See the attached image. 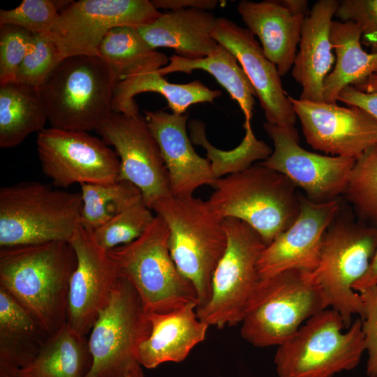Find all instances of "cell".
I'll return each mask as SVG.
<instances>
[{
  "mask_svg": "<svg viewBox=\"0 0 377 377\" xmlns=\"http://www.w3.org/2000/svg\"><path fill=\"white\" fill-rule=\"evenodd\" d=\"M76 264L68 242L1 248L0 287L50 335L67 321L69 281Z\"/></svg>",
  "mask_w": 377,
  "mask_h": 377,
  "instance_id": "1",
  "label": "cell"
},
{
  "mask_svg": "<svg viewBox=\"0 0 377 377\" xmlns=\"http://www.w3.org/2000/svg\"><path fill=\"white\" fill-rule=\"evenodd\" d=\"M118 76L99 56L61 59L38 88L50 127L89 132L112 114Z\"/></svg>",
  "mask_w": 377,
  "mask_h": 377,
  "instance_id": "2",
  "label": "cell"
},
{
  "mask_svg": "<svg viewBox=\"0 0 377 377\" xmlns=\"http://www.w3.org/2000/svg\"><path fill=\"white\" fill-rule=\"evenodd\" d=\"M207 202L221 219H239L267 245L296 220L301 193L283 174L260 163L219 177Z\"/></svg>",
  "mask_w": 377,
  "mask_h": 377,
  "instance_id": "3",
  "label": "cell"
},
{
  "mask_svg": "<svg viewBox=\"0 0 377 377\" xmlns=\"http://www.w3.org/2000/svg\"><path fill=\"white\" fill-rule=\"evenodd\" d=\"M151 210L168 226L170 255L180 274L195 290L196 309L205 306L211 297L214 272L227 246L223 219L207 201L193 195H171Z\"/></svg>",
  "mask_w": 377,
  "mask_h": 377,
  "instance_id": "4",
  "label": "cell"
},
{
  "mask_svg": "<svg viewBox=\"0 0 377 377\" xmlns=\"http://www.w3.org/2000/svg\"><path fill=\"white\" fill-rule=\"evenodd\" d=\"M80 193L38 182H20L0 188V246L50 242H69L80 224Z\"/></svg>",
  "mask_w": 377,
  "mask_h": 377,
  "instance_id": "5",
  "label": "cell"
},
{
  "mask_svg": "<svg viewBox=\"0 0 377 377\" xmlns=\"http://www.w3.org/2000/svg\"><path fill=\"white\" fill-rule=\"evenodd\" d=\"M326 309L312 272L290 269L260 279L240 323L241 336L256 347L279 346Z\"/></svg>",
  "mask_w": 377,
  "mask_h": 377,
  "instance_id": "6",
  "label": "cell"
},
{
  "mask_svg": "<svg viewBox=\"0 0 377 377\" xmlns=\"http://www.w3.org/2000/svg\"><path fill=\"white\" fill-rule=\"evenodd\" d=\"M169 229L158 215L133 242L108 251L119 274L139 295L147 313H165L198 304L192 283L177 268L170 255Z\"/></svg>",
  "mask_w": 377,
  "mask_h": 377,
  "instance_id": "7",
  "label": "cell"
},
{
  "mask_svg": "<svg viewBox=\"0 0 377 377\" xmlns=\"http://www.w3.org/2000/svg\"><path fill=\"white\" fill-rule=\"evenodd\" d=\"M343 329L341 316L332 309L311 317L278 346L274 359L278 377H333L353 369L365 351L361 319Z\"/></svg>",
  "mask_w": 377,
  "mask_h": 377,
  "instance_id": "8",
  "label": "cell"
},
{
  "mask_svg": "<svg viewBox=\"0 0 377 377\" xmlns=\"http://www.w3.org/2000/svg\"><path fill=\"white\" fill-rule=\"evenodd\" d=\"M377 248V226L357 223L341 212V207L322 240L318 263L312 272L326 308L342 317L346 330L352 316L363 315V304L353 286L367 271Z\"/></svg>",
  "mask_w": 377,
  "mask_h": 377,
  "instance_id": "9",
  "label": "cell"
},
{
  "mask_svg": "<svg viewBox=\"0 0 377 377\" xmlns=\"http://www.w3.org/2000/svg\"><path fill=\"white\" fill-rule=\"evenodd\" d=\"M225 253L212 276L209 302L197 309L198 317L209 326L223 328L242 322L247 302L260 280L258 263L267 244L245 222L226 218Z\"/></svg>",
  "mask_w": 377,
  "mask_h": 377,
  "instance_id": "10",
  "label": "cell"
},
{
  "mask_svg": "<svg viewBox=\"0 0 377 377\" xmlns=\"http://www.w3.org/2000/svg\"><path fill=\"white\" fill-rule=\"evenodd\" d=\"M148 313L132 284L120 275L109 303L96 320L88 340L91 366L84 377H121L138 362L149 336Z\"/></svg>",
  "mask_w": 377,
  "mask_h": 377,
  "instance_id": "11",
  "label": "cell"
},
{
  "mask_svg": "<svg viewBox=\"0 0 377 377\" xmlns=\"http://www.w3.org/2000/svg\"><path fill=\"white\" fill-rule=\"evenodd\" d=\"M159 12L149 0L72 1L49 33L61 59L76 56H98L105 35L117 27L140 28L158 19Z\"/></svg>",
  "mask_w": 377,
  "mask_h": 377,
  "instance_id": "12",
  "label": "cell"
},
{
  "mask_svg": "<svg viewBox=\"0 0 377 377\" xmlns=\"http://www.w3.org/2000/svg\"><path fill=\"white\" fill-rule=\"evenodd\" d=\"M36 147L42 170L56 187L119 180L117 154L88 132L45 128L37 133Z\"/></svg>",
  "mask_w": 377,
  "mask_h": 377,
  "instance_id": "13",
  "label": "cell"
},
{
  "mask_svg": "<svg viewBox=\"0 0 377 377\" xmlns=\"http://www.w3.org/2000/svg\"><path fill=\"white\" fill-rule=\"evenodd\" d=\"M96 131L107 145L115 149L120 161L119 180L138 187L151 209L158 202L172 195L159 146L145 117L112 112Z\"/></svg>",
  "mask_w": 377,
  "mask_h": 377,
  "instance_id": "14",
  "label": "cell"
},
{
  "mask_svg": "<svg viewBox=\"0 0 377 377\" xmlns=\"http://www.w3.org/2000/svg\"><path fill=\"white\" fill-rule=\"evenodd\" d=\"M263 128L273 142L274 150L260 161L262 165L285 175L313 202H327L342 196L355 158L306 150L299 145L296 128H283L267 122Z\"/></svg>",
  "mask_w": 377,
  "mask_h": 377,
  "instance_id": "15",
  "label": "cell"
},
{
  "mask_svg": "<svg viewBox=\"0 0 377 377\" xmlns=\"http://www.w3.org/2000/svg\"><path fill=\"white\" fill-rule=\"evenodd\" d=\"M69 243L77 264L69 281L66 323L85 337L109 303L120 274L108 251L96 242L93 230L80 224Z\"/></svg>",
  "mask_w": 377,
  "mask_h": 377,
  "instance_id": "16",
  "label": "cell"
},
{
  "mask_svg": "<svg viewBox=\"0 0 377 377\" xmlns=\"http://www.w3.org/2000/svg\"><path fill=\"white\" fill-rule=\"evenodd\" d=\"M307 143L314 149L357 158L377 145V119L364 110L288 95Z\"/></svg>",
  "mask_w": 377,
  "mask_h": 377,
  "instance_id": "17",
  "label": "cell"
},
{
  "mask_svg": "<svg viewBox=\"0 0 377 377\" xmlns=\"http://www.w3.org/2000/svg\"><path fill=\"white\" fill-rule=\"evenodd\" d=\"M339 199L317 203L302 194L296 220L260 256V279L290 269L313 272L318 263L323 235L341 209Z\"/></svg>",
  "mask_w": 377,
  "mask_h": 377,
  "instance_id": "18",
  "label": "cell"
},
{
  "mask_svg": "<svg viewBox=\"0 0 377 377\" xmlns=\"http://www.w3.org/2000/svg\"><path fill=\"white\" fill-rule=\"evenodd\" d=\"M212 36L237 58L255 89L267 122L295 128L297 117L283 88L281 75L254 35L228 19L217 17Z\"/></svg>",
  "mask_w": 377,
  "mask_h": 377,
  "instance_id": "19",
  "label": "cell"
},
{
  "mask_svg": "<svg viewBox=\"0 0 377 377\" xmlns=\"http://www.w3.org/2000/svg\"><path fill=\"white\" fill-rule=\"evenodd\" d=\"M147 125L156 139L168 170L172 195H193L199 187L213 188L218 178L209 160L199 156L186 132L187 113L145 111Z\"/></svg>",
  "mask_w": 377,
  "mask_h": 377,
  "instance_id": "20",
  "label": "cell"
},
{
  "mask_svg": "<svg viewBox=\"0 0 377 377\" xmlns=\"http://www.w3.org/2000/svg\"><path fill=\"white\" fill-rule=\"evenodd\" d=\"M339 3L337 0H319L304 19L292 67L293 77L302 86L300 99L324 102V81L336 61L330 33Z\"/></svg>",
  "mask_w": 377,
  "mask_h": 377,
  "instance_id": "21",
  "label": "cell"
},
{
  "mask_svg": "<svg viewBox=\"0 0 377 377\" xmlns=\"http://www.w3.org/2000/svg\"><path fill=\"white\" fill-rule=\"evenodd\" d=\"M197 303L165 313H148L149 337L138 349V362L147 369L165 362H180L205 341L209 325L197 315Z\"/></svg>",
  "mask_w": 377,
  "mask_h": 377,
  "instance_id": "22",
  "label": "cell"
},
{
  "mask_svg": "<svg viewBox=\"0 0 377 377\" xmlns=\"http://www.w3.org/2000/svg\"><path fill=\"white\" fill-rule=\"evenodd\" d=\"M242 21L261 43L266 57L286 75L293 67L305 16L293 15L279 1L242 0L237 7Z\"/></svg>",
  "mask_w": 377,
  "mask_h": 377,
  "instance_id": "23",
  "label": "cell"
},
{
  "mask_svg": "<svg viewBox=\"0 0 377 377\" xmlns=\"http://www.w3.org/2000/svg\"><path fill=\"white\" fill-rule=\"evenodd\" d=\"M216 20L209 10L191 8L162 13L138 29L151 48H171L180 57L195 60L207 57L219 45L212 36Z\"/></svg>",
  "mask_w": 377,
  "mask_h": 377,
  "instance_id": "24",
  "label": "cell"
},
{
  "mask_svg": "<svg viewBox=\"0 0 377 377\" xmlns=\"http://www.w3.org/2000/svg\"><path fill=\"white\" fill-rule=\"evenodd\" d=\"M49 335L0 287V377H15L36 357Z\"/></svg>",
  "mask_w": 377,
  "mask_h": 377,
  "instance_id": "25",
  "label": "cell"
},
{
  "mask_svg": "<svg viewBox=\"0 0 377 377\" xmlns=\"http://www.w3.org/2000/svg\"><path fill=\"white\" fill-rule=\"evenodd\" d=\"M143 92H156L167 100L172 113L184 114L188 108L199 103H214L222 95L219 89H211L199 80L174 84L161 75L158 70L142 71L117 82L112 101L113 112L128 116L139 113L134 96Z\"/></svg>",
  "mask_w": 377,
  "mask_h": 377,
  "instance_id": "26",
  "label": "cell"
},
{
  "mask_svg": "<svg viewBox=\"0 0 377 377\" xmlns=\"http://www.w3.org/2000/svg\"><path fill=\"white\" fill-rule=\"evenodd\" d=\"M361 37V30L355 22L333 21L330 39L336 61L324 81V102L337 103L339 94L345 87L377 71V52L364 51Z\"/></svg>",
  "mask_w": 377,
  "mask_h": 377,
  "instance_id": "27",
  "label": "cell"
},
{
  "mask_svg": "<svg viewBox=\"0 0 377 377\" xmlns=\"http://www.w3.org/2000/svg\"><path fill=\"white\" fill-rule=\"evenodd\" d=\"M91 362L88 341L66 323L49 335L34 360L15 377H84Z\"/></svg>",
  "mask_w": 377,
  "mask_h": 377,
  "instance_id": "28",
  "label": "cell"
},
{
  "mask_svg": "<svg viewBox=\"0 0 377 377\" xmlns=\"http://www.w3.org/2000/svg\"><path fill=\"white\" fill-rule=\"evenodd\" d=\"M170 63L158 69L163 76L171 73H191L194 70H203L210 73L239 104L245 118L244 129L251 128L253 106L256 94L246 74L237 58L225 47L219 44L207 57L187 59L176 54Z\"/></svg>",
  "mask_w": 377,
  "mask_h": 377,
  "instance_id": "29",
  "label": "cell"
},
{
  "mask_svg": "<svg viewBox=\"0 0 377 377\" xmlns=\"http://www.w3.org/2000/svg\"><path fill=\"white\" fill-rule=\"evenodd\" d=\"M47 113L38 89L16 82L0 84V147L22 143L45 128Z\"/></svg>",
  "mask_w": 377,
  "mask_h": 377,
  "instance_id": "30",
  "label": "cell"
},
{
  "mask_svg": "<svg viewBox=\"0 0 377 377\" xmlns=\"http://www.w3.org/2000/svg\"><path fill=\"white\" fill-rule=\"evenodd\" d=\"M98 56L112 66L119 80L142 71L158 70L169 61L147 44L137 28L127 26L109 31L99 45Z\"/></svg>",
  "mask_w": 377,
  "mask_h": 377,
  "instance_id": "31",
  "label": "cell"
},
{
  "mask_svg": "<svg viewBox=\"0 0 377 377\" xmlns=\"http://www.w3.org/2000/svg\"><path fill=\"white\" fill-rule=\"evenodd\" d=\"M80 193L82 199L80 224L91 230L143 199L139 188L124 180L103 184H83Z\"/></svg>",
  "mask_w": 377,
  "mask_h": 377,
  "instance_id": "32",
  "label": "cell"
},
{
  "mask_svg": "<svg viewBox=\"0 0 377 377\" xmlns=\"http://www.w3.org/2000/svg\"><path fill=\"white\" fill-rule=\"evenodd\" d=\"M191 137L196 145H201L207 151L209 160L216 177L219 179L222 172L230 174L244 170L257 160H265L272 154V149L263 141L258 140L251 128L245 129V135L240 145L228 151L219 150L207 141L205 125L200 120H191L188 124Z\"/></svg>",
  "mask_w": 377,
  "mask_h": 377,
  "instance_id": "33",
  "label": "cell"
},
{
  "mask_svg": "<svg viewBox=\"0 0 377 377\" xmlns=\"http://www.w3.org/2000/svg\"><path fill=\"white\" fill-rule=\"evenodd\" d=\"M342 197L362 221L377 226V145L355 159Z\"/></svg>",
  "mask_w": 377,
  "mask_h": 377,
  "instance_id": "34",
  "label": "cell"
},
{
  "mask_svg": "<svg viewBox=\"0 0 377 377\" xmlns=\"http://www.w3.org/2000/svg\"><path fill=\"white\" fill-rule=\"evenodd\" d=\"M155 215L142 199L93 230L96 242L105 251L131 243L140 237Z\"/></svg>",
  "mask_w": 377,
  "mask_h": 377,
  "instance_id": "35",
  "label": "cell"
},
{
  "mask_svg": "<svg viewBox=\"0 0 377 377\" xmlns=\"http://www.w3.org/2000/svg\"><path fill=\"white\" fill-rule=\"evenodd\" d=\"M72 1L23 0L12 9L0 10V25L11 24L31 34H48L59 13Z\"/></svg>",
  "mask_w": 377,
  "mask_h": 377,
  "instance_id": "36",
  "label": "cell"
},
{
  "mask_svg": "<svg viewBox=\"0 0 377 377\" xmlns=\"http://www.w3.org/2000/svg\"><path fill=\"white\" fill-rule=\"evenodd\" d=\"M61 60L57 46L49 33L32 34L29 49L14 82L38 89Z\"/></svg>",
  "mask_w": 377,
  "mask_h": 377,
  "instance_id": "37",
  "label": "cell"
},
{
  "mask_svg": "<svg viewBox=\"0 0 377 377\" xmlns=\"http://www.w3.org/2000/svg\"><path fill=\"white\" fill-rule=\"evenodd\" d=\"M32 34L11 24L0 25V84L15 81L30 47Z\"/></svg>",
  "mask_w": 377,
  "mask_h": 377,
  "instance_id": "38",
  "label": "cell"
},
{
  "mask_svg": "<svg viewBox=\"0 0 377 377\" xmlns=\"http://www.w3.org/2000/svg\"><path fill=\"white\" fill-rule=\"evenodd\" d=\"M340 22H353L362 33L361 43L377 52V0H341L335 13Z\"/></svg>",
  "mask_w": 377,
  "mask_h": 377,
  "instance_id": "39",
  "label": "cell"
},
{
  "mask_svg": "<svg viewBox=\"0 0 377 377\" xmlns=\"http://www.w3.org/2000/svg\"><path fill=\"white\" fill-rule=\"evenodd\" d=\"M358 293L363 304L360 318L368 354L366 371L369 377H377V284Z\"/></svg>",
  "mask_w": 377,
  "mask_h": 377,
  "instance_id": "40",
  "label": "cell"
},
{
  "mask_svg": "<svg viewBox=\"0 0 377 377\" xmlns=\"http://www.w3.org/2000/svg\"><path fill=\"white\" fill-rule=\"evenodd\" d=\"M337 101L360 108L377 119V71L345 87L339 94Z\"/></svg>",
  "mask_w": 377,
  "mask_h": 377,
  "instance_id": "41",
  "label": "cell"
},
{
  "mask_svg": "<svg viewBox=\"0 0 377 377\" xmlns=\"http://www.w3.org/2000/svg\"><path fill=\"white\" fill-rule=\"evenodd\" d=\"M151 2L157 10L163 8L171 11L191 8L209 10L218 4L216 0H151Z\"/></svg>",
  "mask_w": 377,
  "mask_h": 377,
  "instance_id": "42",
  "label": "cell"
},
{
  "mask_svg": "<svg viewBox=\"0 0 377 377\" xmlns=\"http://www.w3.org/2000/svg\"><path fill=\"white\" fill-rule=\"evenodd\" d=\"M377 284V248L372 258L369 267L364 275L353 286V289L356 292Z\"/></svg>",
  "mask_w": 377,
  "mask_h": 377,
  "instance_id": "43",
  "label": "cell"
},
{
  "mask_svg": "<svg viewBox=\"0 0 377 377\" xmlns=\"http://www.w3.org/2000/svg\"><path fill=\"white\" fill-rule=\"evenodd\" d=\"M279 3L293 15L307 16L310 12L306 0H279Z\"/></svg>",
  "mask_w": 377,
  "mask_h": 377,
  "instance_id": "44",
  "label": "cell"
},
{
  "mask_svg": "<svg viewBox=\"0 0 377 377\" xmlns=\"http://www.w3.org/2000/svg\"><path fill=\"white\" fill-rule=\"evenodd\" d=\"M121 377H145L142 366L137 363L128 373Z\"/></svg>",
  "mask_w": 377,
  "mask_h": 377,
  "instance_id": "45",
  "label": "cell"
}]
</instances>
